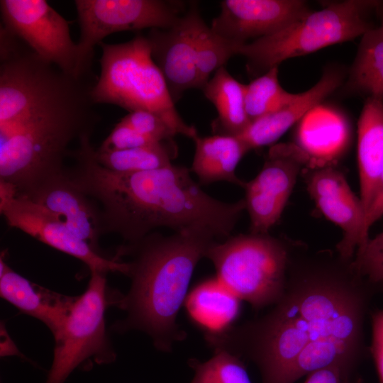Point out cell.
I'll use <instances>...</instances> for the list:
<instances>
[{
	"label": "cell",
	"instance_id": "cell-1",
	"mask_svg": "<svg viewBox=\"0 0 383 383\" xmlns=\"http://www.w3.org/2000/svg\"><path fill=\"white\" fill-rule=\"evenodd\" d=\"M376 294L351 263L346 272H287L267 313L204 338L213 350L253 362L262 383H294L334 364L358 370L370 353L365 326Z\"/></svg>",
	"mask_w": 383,
	"mask_h": 383
},
{
	"label": "cell",
	"instance_id": "cell-2",
	"mask_svg": "<svg viewBox=\"0 0 383 383\" xmlns=\"http://www.w3.org/2000/svg\"><path fill=\"white\" fill-rule=\"evenodd\" d=\"M90 138H82L71 151L75 163L67 170L99 205L103 234L116 233L126 243L138 242L159 228L174 232L206 228L219 240L231 236L245 210L243 199L228 203L211 196L184 166L137 172L109 170L96 161Z\"/></svg>",
	"mask_w": 383,
	"mask_h": 383
},
{
	"label": "cell",
	"instance_id": "cell-3",
	"mask_svg": "<svg viewBox=\"0 0 383 383\" xmlns=\"http://www.w3.org/2000/svg\"><path fill=\"white\" fill-rule=\"evenodd\" d=\"M218 240L206 228H191L170 235L152 232L138 242L119 247L116 257H131L126 261V275L131 284L126 294L116 291L111 294V306L127 313L113 329L143 331L157 350L170 352L174 343L187 335L177 317L194 270L209 248Z\"/></svg>",
	"mask_w": 383,
	"mask_h": 383
},
{
	"label": "cell",
	"instance_id": "cell-4",
	"mask_svg": "<svg viewBox=\"0 0 383 383\" xmlns=\"http://www.w3.org/2000/svg\"><path fill=\"white\" fill-rule=\"evenodd\" d=\"M87 79L62 75L11 123L0 126V182L24 192L65 169L69 145L99 122Z\"/></svg>",
	"mask_w": 383,
	"mask_h": 383
},
{
	"label": "cell",
	"instance_id": "cell-5",
	"mask_svg": "<svg viewBox=\"0 0 383 383\" xmlns=\"http://www.w3.org/2000/svg\"><path fill=\"white\" fill-rule=\"evenodd\" d=\"M102 50L100 75L92 86L95 104H108L129 112L146 110L165 121L177 135L199 136L175 108L165 79L154 62L149 41L138 34L125 43L99 45Z\"/></svg>",
	"mask_w": 383,
	"mask_h": 383
},
{
	"label": "cell",
	"instance_id": "cell-6",
	"mask_svg": "<svg viewBox=\"0 0 383 383\" xmlns=\"http://www.w3.org/2000/svg\"><path fill=\"white\" fill-rule=\"evenodd\" d=\"M379 5L364 0L329 4L272 35L238 46L236 55L246 58L250 74L260 76L286 60L363 35L372 28L367 12Z\"/></svg>",
	"mask_w": 383,
	"mask_h": 383
},
{
	"label": "cell",
	"instance_id": "cell-7",
	"mask_svg": "<svg viewBox=\"0 0 383 383\" xmlns=\"http://www.w3.org/2000/svg\"><path fill=\"white\" fill-rule=\"evenodd\" d=\"M205 257L213 263L218 279L255 309L272 306L284 292L289 250L268 234L231 235L213 243Z\"/></svg>",
	"mask_w": 383,
	"mask_h": 383
},
{
	"label": "cell",
	"instance_id": "cell-8",
	"mask_svg": "<svg viewBox=\"0 0 383 383\" xmlns=\"http://www.w3.org/2000/svg\"><path fill=\"white\" fill-rule=\"evenodd\" d=\"M86 290L74 296L66 317L53 334V361L45 383H64L78 366L93 358L97 363L115 359L106 331L109 301L106 274L91 271Z\"/></svg>",
	"mask_w": 383,
	"mask_h": 383
},
{
	"label": "cell",
	"instance_id": "cell-9",
	"mask_svg": "<svg viewBox=\"0 0 383 383\" xmlns=\"http://www.w3.org/2000/svg\"><path fill=\"white\" fill-rule=\"evenodd\" d=\"M181 3L162 0H77L79 25L77 77L91 73L96 45L109 35L145 28L166 29L181 17Z\"/></svg>",
	"mask_w": 383,
	"mask_h": 383
},
{
	"label": "cell",
	"instance_id": "cell-10",
	"mask_svg": "<svg viewBox=\"0 0 383 383\" xmlns=\"http://www.w3.org/2000/svg\"><path fill=\"white\" fill-rule=\"evenodd\" d=\"M0 212L9 227L81 260L90 272L127 273L126 261L96 252L57 216L16 194L12 187L3 182H0Z\"/></svg>",
	"mask_w": 383,
	"mask_h": 383
},
{
	"label": "cell",
	"instance_id": "cell-11",
	"mask_svg": "<svg viewBox=\"0 0 383 383\" xmlns=\"http://www.w3.org/2000/svg\"><path fill=\"white\" fill-rule=\"evenodd\" d=\"M0 11L1 25L43 60L77 77V44L69 22L46 1L1 0Z\"/></svg>",
	"mask_w": 383,
	"mask_h": 383
},
{
	"label": "cell",
	"instance_id": "cell-12",
	"mask_svg": "<svg viewBox=\"0 0 383 383\" xmlns=\"http://www.w3.org/2000/svg\"><path fill=\"white\" fill-rule=\"evenodd\" d=\"M308 159L300 148L293 145L271 148L260 172L243 187L251 233L267 234L278 221Z\"/></svg>",
	"mask_w": 383,
	"mask_h": 383
},
{
	"label": "cell",
	"instance_id": "cell-13",
	"mask_svg": "<svg viewBox=\"0 0 383 383\" xmlns=\"http://www.w3.org/2000/svg\"><path fill=\"white\" fill-rule=\"evenodd\" d=\"M311 11L301 0H223L211 28L240 46L272 35Z\"/></svg>",
	"mask_w": 383,
	"mask_h": 383
},
{
	"label": "cell",
	"instance_id": "cell-14",
	"mask_svg": "<svg viewBox=\"0 0 383 383\" xmlns=\"http://www.w3.org/2000/svg\"><path fill=\"white\" fill-rule=\"evenodd\" d=\"M201 20L196 4H194L173 26L150 29L146 36L152 57L174 103L185 91L199 88L196 36Z\"/></svg>",
	"mask_w": 383,
	"mask_h": 383
},
{
	"label": "cell",
	"instance_id": "cell-15",
	"mask_svg": "<svg viewBox=\"0 0 383 383\" xmlns=\"http://www.w3.org/2000/svg\"><path fill=\"white\" fill-rule=\"evenodd\" d=\"M307 188L320 211L343 231V238L337 245L339 257L352 260L357 249L368 240L365 234L366 213L360 198L352 191L343 173L331 167L313 172Z\"/></svg>",
	"mask_w": 383,
	"mask_h": 383
},
{
	"label": "cell",
	"instance_id": "cell-16",
	"mask_svg": "<svg viewBox=\"0 0 383 383\" xmlns=\"http://www.w3.org/2000/svg\"><path fill=\"white\" fill-rule=\"evenodd\" d=\"M16 194L57 216L77 236L100 252L103 231L99 206L74 183L67 169Z\"/></svg>",
	"mask_w": 383,
	"mask_h": 383
},
{
	"label": "cell",
	"instance_id": "cell-17",
	"mask_svg": "<svg viewBox=\"0 0 383 383\" xmlns=\"http://www.w3.org/2000/svg\"><path fill=\"white\" fill-rule=\"evenodd\" d=\"M342 77L336 71H327L309 90L274 111L251 121L238 137L248 150L271 145L295 123L306 116L340 84Z\"/></svg>",
	"mask_w": 383,
	"mask_h": 383
},
{
	"label": "cell",
	"instance_id": "cell-18",
	"mask_svg": "<svg viewBox=\"0 0 383 383\" xmlns=\"http://www.w3.org/2000/svg\"><path fill=\"white\" fill-rule=\"evenodd\" d=\"M0 260L1 296L22 313L34 317L50 330L52 335L62 324L74 297L52 292L39 287L13 270Z\"/></svg>",
	"mask_w": 383,
	"mask_h": 383
},
{
	"label": "cell",
	"instance_id": "cell-19",
	"mask_svg": "<svg viewBox=\"0 0 383 383\" xmlns=\"http://www.w3.org/2000/svg\"><path fill=\"white\" fill-rule=\"evenodd\" d=\"M357 163L360 198L367 214L383 168V101L375 98L367 99L359 118Z\"/></svg>",
	"mask_w": 383,
	"mask_h": 383
},
{
	"label": "cell",
	"instance_id": "cell-20",
	"mask_svg": "<svg viewBox=\"0 0 383 383\" xmlns=\"http://www.w3.org/2000/svg\"><path fill=\"white\" fill-rule=\"evenodd\" d=\"M194 141L195 152L190 170L201 184L225 181L244 187L245 182L238 177L235 170L249 150L238 136L214 134L197 136Z\"/></svg>",
	"mask_w": 383,
	"mask_h": 383
},
{
	"label": "cell",
	"instance_id": "cell-21",
	"mask_svg": "<svg viewBox=\"0 0 383 383\" xmlns=\"http://www.w3.org/2000/svg\"><path fill=\"white\" fill-rule=\"evenodd\" d=\"M201 89L218 113L212 123L215 134L238 136L250 125L245 106L246 84L236 80L225 67L218 69Z\"/></svg>",
	"mask_w": 383,
	"mask_h": 383
},
{
	"label": "cell",
	"instance_id": "cell-22",
	"mask_svg": "<svg viewBox=\"0 0 383 383\" xmlns=\"http://www.w3.org/2000/svg\"><path fill=\"white\" fill-rule=\"evenodd\" d=\"M240 299L218 279L197 285L186 299V307L192 319L206 332L224 330L238 316Z\"/></svg>",
	"mask_w": 383,
	"mask_h": 383
},
{
	"label": "cell",
	"instance_id": "cell-23",
	"mask_svg": "<svg viewBox=\"0 0 383 383\" xmlns=\"http://www.w3.org/2000/svg\"><path fill=\"white\" fill-rule=\"evenodd\" d=\"M348 89L383 101V28L363 35L351 68Z\"/></svg>",
	"mask_w": 383,
	"mask_h": 383
},
{
	"label": "cell",
	"instance_id": "cell-24",
	"mask_svg": "<svg viewBox=\"0 0 383 383\" xmlns=\"http://www.w3.org/2000/svg\"><path fill=\"white\" fill-rule=\"evenodd\" d=\"M175 147L172 140L113 151L95 150L94 156L101 166L113 172H143L172 165Z\"/></svg>",
	"mask_w": 383,
	"mask_h": 383
},
{
	"label": "cell",
	"instance_id": "cell-25",
	"mask_svg": "<svg viewBox=\"0 0 383 383\" xmlns=\"http://www.w3.org/2000/svg\"><path fill=\"white\" fill-rule=\"evenodd\" d=\"M296 94L285 91L278 79V67H274L246 84L245 106L252 121L287 103Z\"/></svg>",
	"mask_w": 383,
	"mask_h": 383
},
{
	"label": "cell",
	"instance_id": "cell-26",
	"mask_svg": "<svg viewBox=\"0 0 383 383\" xmlns=\"http://www.w3.org/2000/svg\"><path fill=\"white\" fill-rule=\"evenodd\" d=\"M238 47L214 33L203 19L200 21L196 36L199 88L201 89L212 73L236 55Z\"/></svg>",
	"mask_w": 383,
	"mask_h": 383
},
{
	"label": "cell",
	"instance_id": "cell-27",
	"mask_svg": "<svg viewBox=\"0 0 383 383\" xmlns=\"http://www.w3.org/2000/svg\"><path fill=\"white\" fill-rule=\"evenodd\" d=\"M207 361L191 358L194 376L190 383H252L242 359L224 350H213Z\"/></svg>",
	"mask_w": 383,
	"mask_h": 383
},
{
	"label": "cell",
	"instance_id": "cell-28",
	"mask_svg": "<svg viewBox=\"0 0 383 383\" xmlns=\"http://www.w3.org/2000/svg\"><path fill=\"white\" fill-rule=\"evenodd\" d=\"M351 265L377 293H383V231L357 249Z\"/></svg>",
	"mask_w": 383,
	"mask_h": 383
},
{
	"label": "cell",
	"instance_id": "cell-29",
	"mask_svg": "<svg viewBox=\"0 0 383 383\" xmlns=\"http://www.w3.org/2000/svg\"><path fill=\"white\" fill-rule=\"evenodd\" d=\"M121 121L138 133L156 142L173 140L177 135L175 131L162 118L153 112L138 110L129 112Z\"/></svg>",
	"mask_w": 383,
	"mask_h": 383
},
{
	"label": "cell",
	"instance_id": "cell-30",
	"mask_svg": "<svg viewBox=\"0 0 383 383\" xmlns=\"http://www.w3.org/2000/svg\"><path fill=\"white\" fill-rule=\"evenodd\" d=\"M156 143L134 130L128 124L120 121L116 124L109 135L104 140L99 151H113L145 146Z\"/></svg>",
	"mask_w": 383,
	"mask_h": 383
},
{
	"label": "cell",
	"instance_id": "cell-31",
	"mask_svg": "<svg viewBox=\"0 0 383 383\" xmlns=\"http://www.w3.org/2000/svg\"><path fill=\"white\" fill-rule=\"evenodd\" d=\"M357 370L334 364L310 373L304 383H364Z\"/></svg>",
	"mask_w": 383,
	"mask_h": 383
},
{
	"label": "cell",
	"instance_id": "cell-32",
	"mask_svg": "<svg viewBox=\"0 0 383 383\" xmlns=\"http://www.w3.org/2000/svg\"><path fill=\"white\" fill-rule=\"evenodd\" d=\"M372 340L369 347L379 383H383V308L377 309L370 313Z\"/></svg>",
	"mask_w": 383,
	"mask_h": 383
},
{
	"label": "cell",
	"instance_id": "cell-33",
	"mask_svg": "<svg viewBox=\"0 0 383 383\" xmlns=\"http://www.w3.org/2000/svg\"><path fill=\"white\" fill-rule=\"evenodd\" d=\"M383 216V168L380 174L376 193L367 212L365 223V234L369 238L371 226Z\"/></svg>",
	"mask_w": 383,
	"mask_h": 383
},
{
	"label": "cell",
	"instance_id": "cell-34",
	"mask_svg": "<svg viewBox=\"0 0 383 383\" xmlns=\"http://www.w3.org/2000/svg\"><path fill=\"white\" fill-rule=\"evenodd\" d=\"M380 26L383 28V15H382V23H381V26Z\"/></svg>",
	"mask_w": 383,
	"mask_h": 383
}]
</instances>
